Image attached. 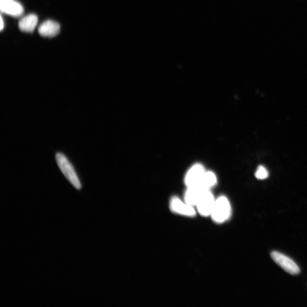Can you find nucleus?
I'll list each match as a JSON object with an SVG mask.
<instances>
[{"instance_id": "nucleus-11", "label": "nucleus", "mask_w": 307, "mask_h": 307, "mask_svg": "<svg viewBox=\"0 0 307 307\" xmlns=\"http://www.w3.org/2000/svg\"><path fill=\"white\" fill-rule=\"evenodd\" d=\"M217 183V178L216 175L210 172H206L203 179L201 180L199 187L204 190H210L211 188L216 185Z\"/></svg>"}, {"instance_id": "nucleus-12", "label": "nucleus", "mask_w": 307, "mask_h": 307, "mask_svg": "<svg viewBox=\"0 0 307 307\" xmlns=\"http://www.w3.org/2000/svg\"><path fill=\"white\" fill-rule=\"evenodd\" d=\"M255 175L258 179L263 180L268 177L269 173L265 167L260 166L258 167Z\"/></svg>"}, {"instance_id": "nucleus-3", "label": "nucleus", "mask_w": 307, "mask_h": 307, "mask_svg": "<svg viewBox=\"0 0 307 307\" xmlns=\"http://www.w3.org/2000/svg\"><path fill=\"white\" fill-rule=\"evenodd\" d=\"M215 201H216V199L214 198L210 190L204 191L196 205L197 212H198L202 216H210Z\"/></svg>"}, {"instance_id": "nucleus-9", "label": "nucleus", "mask_w": 307, "mask_h": 307, "mask_svg": "<svg viewBox=\"0 0 307 307\" xmlns=\"http://www.w3.org/2000/svg\"><path fill=\"white\" fill-rule=\"evenodd\" d=\"M205 191L207 190H204L199 187H188L184 195V200L187 204L196 207L201 195Z\"/></svg>"}, {"instance_id": "nucleus-10", "label": "nucleus", "mask_w": 307, "mask_h": 307, "mask_svg": "<svg viewBox=\"0 0 307 307\" xmlns=\"http://www.w3.org/2000/svg\"><path fill=\"white\" fill-rule=\"evenodd\" d=\"M38 17L36 15L30 14L22 18L19 22V26L22 32L32 33L38 24Z\"/></svg>"}, {"instance_id": "nucleus-8", "label": "nucleus", "mask_w": 307, "mask_h": 307, "mask_svg": "<svg viewBox=\"0 0 307 307\" xmlns=\"http://www.w3.org/2000/svg\"><path fill=\"white\" fill-rule=\"evenodd\" d=\"M60 32V25L56 22L47 20L43 23L38 28L39 34L44 37H54Z\"/></svg>"}, {"instance_id": "nucleus-1", "label": "nucleus", "mask_w": 307, "mask_h": 307, "mask_svg": "<svg viewBox=\"0 0 307 307\" xmlns=\"http://www.w3.org/2000/svg\"><path fill=\"white\" fill-rule=\"evenodd\" d=\"M231 214L232 208L229 200L224 196L218 197L210 214L212 220L215 223H222L229 220Z\"/></svg>"}, {"instance_id": "nucleus-5", "label": "nucleus", "mask_w": 307, "mask_h": 307, "mask_svg": "<svg viewBox=\"0 0 307 307\" xmlns=\"http://www.w3.org/2000/svg\"><path fill=\"white\" fill-rule=\"evenodd\" d=\"M170 208L174 213L187 217H194L197 211L194 206L187 204L178 197H173L171 199Z\"/></svg>"}, {"instance_id": "nucleus-13", "label": "nucleus", "mask_w": 307, "mask_h": 307, "mask_svg": "<svg viewBox=\"0 0 307 307\" xmlns=\"http://www.w3.org/2000/svg\"><path fill=\"white\" fill-rule=\"evenodd\" d=\"M4 28V22L2 16H1V30H3Z\"/></svg>"}, {"instance_id": "nucleus-2", "label": "nucleus", "mask_w": 307, "mask_h": 307, "mask_svg": "<svg viewBox=\"0 0 307 307\" xmlns=\"http://www.w3.org/2000/svg\"><path fill=\"white\" fill-rule=\"evenodd\" d=\"M56 160L61 172L70 183L76 188L80 190L82 188L81 183L73 166L63 154L58 152L56 155Z\"/></svg>"}, {"instance_id": "nucleus-7", "label": "nucleus", "mask_w": 307, "mask_h": 307, "mask_svg": "<svg viewBox=\"0 0 307 307\" xmlns=\"http://www.w3.org/2000/svg\"><path fill=\"white\" fill-rule=\"evenodd\" d=\"M0 10L2 13L14 17H19L23 15V6L16 0H1Z\"/></svg>"}, {"instance_id": "nucleus-4", "label": "nucleus", "mask_w": 307, "mask_h": 307, "mask_svg": "<svg viewBox=\"0 0 307 307\" xmlns=\"http://www.w3.org/2000/svg\"><path fill=\"white\" fill-rule=\"evenodd\" d=\"M271 257L276 264L278 265L287 273L291 275H297L300 273L299 267L291 259L277 252H273Z\"/></svg>"}, {"instance_id": "nucleus-6", "label": "nucleus", "mask_w": 307, "mask_h": 307, "mask_svg": "<svg viewBox=\"0 0 307 307\" xmlns=\"http://www.w3.org/2000/svg\"><path fill=\"white\" fill-rule=\"evenodd\" d=\"M206 172L207 171H205L204 167L200 164L193 166L188 171L185 178H184V182H185L187 187L198 186Z\"/></svg>"}]
</instances>
